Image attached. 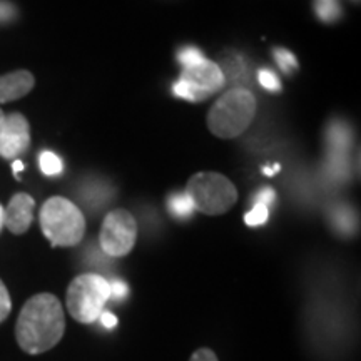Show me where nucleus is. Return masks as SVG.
Returning a JSON list of instances; mask_svg holds the SVG:
<instances>
[{
  "mask_svg": "<svg viewBox=\"0 0 361 361\" xmlns=\"http://www.w3.org/2000/svg\"><path fill=\"white\" fill-rule=\"evenodd\" d=\"M274 201H276V192H274L271 188L259 189L255 196V204H264L269 207Z\"/></svg>",
  "mask_w": 361,
  "mask_h": 361,
  "instance_id": "21",
  "label": "nucleus"
},
{
  "mask_svg": "<svg viewBox=\"0 0 361 361\" xmlns=\"http://www.w3.org/2000/svg\"><path fill=\"white\" fill-rule=\"evenodd\" d=\"M40 229L54 247H71L82 241L85 219L82 211L66 197L56 196L40 209Z\"/></svg>",
  "mask_w": 361,
  "mask_h": 361,
  "instance_id": "3",
  "label": "nucleus"
},
{
  "mask_svg": "<svg viewBox=\"0 0 361 361\" xmlns=\"http://www.w3.org/2000/svg\"><path fill=\"white\" fill-rule=\"evenodd\" d=\"M99 318H101V323H102V326L104 328H107V329H111V328H116V324H117V318L112 313H109V311H102L101 313V316H99Z\"/></svg>",
  "mask_w": 361,
  "mask_h": 361,
  "instance_id": "23",
  "label": "nucleus"
},
{
  "mask_svg": "<svg viewBox=\"0 0 361 361\" xmlns=\"http://www.w3.org/2000/svg\"><path fill=\"white\" fill-rule=\"evenodd\" d=\"M166 204H168L169 213L179 219H186L194 213V206L186 192L171 194Z\"/></svg>",
  "mask_w": 361,
  "mask_h": 361,
  "instance_id": "11",
  "label": "nucleus"
},
{
  "mask_svg": "<svg viewBox=\"0 0 361 361\" xmlns=\"http://www.w3.org/2000/svg\"><path fill=\"white\" fill-rule=\"evenodd\" d=\"M111 298L109 281L101 274H80L67 288V310L75 322L89 324L101 316Z\"/></svg>",
  "mask_w": 361,
  "mask_h": 361,
  "instance_id": "5",
  "label": "nucleus"
},
{
  "mask_svg": "<svg viewBox=\"0 0 361 361\" xmlns=\"http://www.w3.org/2000/svg\"><path fill=\"white\" fill-rule=\"evenodd\" d=\"M189 361H218V356H216L213 350L200 348V350L194 351L191 360Z\"/></svg>",
  "mask_w": 361,
  "mask_h": 361,
  "instance_id": "22",
  "label": "nucleus"
},
{
  "mask_svg": "<svg viewBox=\"0 0 361 361\" xmlns=\"http://www.w3.org/2000/svg\"><path fill=\"white\" fill-rule=\"evenodd\" d=\"M2 228H4V207L0 204V231H2Z\"/></svg>",
  "mask_w": 361,
  "mask_h": 361,
  "instance_id": "26",
  "label": "nucleus"
},
{
  "mask_svg": "<svg viewBox=\"0 0 361 361\" xmlns=\"http://www.w3.org/2000/svg\"><path fill=\"white\" fill-rule=\"evenodd\" d=\"M256 99L251 90L234 87L226 90L207 114V129L216 137L234 139L250 128L256 116Z\"/></svg>",
  "mask_w": 361,
  "mask_h": 361,
  "instance_id": "2",
  "label": "nucleus"
},
{
  "mask_svg": "<svg viewBox=\"0 0 361 361\" xmlns=\"http://www.w3.org/2000/svg\"><path fill=\"white\" fill-rule=\"evenodd\" d=\"M11 310H12L11 295H8L6 284H4L2 279H0V323H2L4 319H7V316L11 314Z\"/></svg>",
  "mask_w": 361,
  "mask_h": 361,
  "instance_id": "18",
  "label": "nucleus"
},
{
  "mask_svg": "<svg viewBox=\"0 0 361 361\" xmlns=\"http://www.w3.org/2000/svg\"><path fill=\"white\" fill-rule=\"evenodd\" d=\"M35 79L29 71H16L0 75V104L17 101L34 89Z\"/></svg>",
  "mask_w": 361,
  "mask_h": 361,
  "instance_id": "10",
  "label": "nucleus"
},
{
  "mask_svg": "<svg viewBox=\"0 0 361 361\" xmlns=\"http://www.w3.org/2000/svg\"><path fill=\"white\" fill-rule=\"evenodd\" d=\"M4 117H6V114H4V111L0 109V123H2V121H4Z\"/></svg>",
  "mask_w": 361,
  "mask_h": 361,
  "instance_id": "27",
  "label": "nucleus"
},
{
  "mask_svg": "<svg viewBox=\"0 0 361 361\" xmlns=\"http://www.w3.org/2000/svg\"><path fill=\"white\" fill-rule=\"evenodd\" d=\"M17 17V8L8 0H0V24H8Z\"/></svg>",
  "mask_w": 361,
  "mask_h": 361,
  "instance_id": "20",
  "label": "nucleus"
},
{
  "mask_svg": "<svg viewBox=\"0 0 361 361\" xmlns=\"http://www.w3.org/2000/svg\"><path fill=\"white\" fill-rule=\"evenodd\" d=\"M226 78L221 67L213 61H201L200 64L186 67L173 85V92L191 102L206 101L224 87Z\"/></svg>",
  "mask_w": 361,
  "mask_h": 361,
  "instance_id": "6",
  "label": "nucleus"
},
{
  "mask_svg": "<svg viewBox=\"0 0 361 361\" xmlns=\"http://www.w3.org/2000/svg\"><path fill=\"white\" fill-rule=\"evenodd\" d=\"M40 171L45 176H59L62 174V169H64V164H62V159L57 154H54L51 151H44L39 157Z\"/></svg>",
  "mask_w": 361,
  "mask_h": 361,
  "instance_id": "13",
  "label": "nucleus"
},
{
  "mask_svg": "<svg viewBox=\"0 0 361 361\" xmlns=\"http://www.w3.org/2000/svg\"><path fill=\"white\" fill-rule=\"evenodd\" d=\"M258 80L266 90H269V92H279V90H281V84H279L278 75L269 69H261L258 72Z\"/></svg>",
  "mask_w": 361,
  "mask_h": 361,
  "instance_id": "17",
  "label": "nucleus"
},
{
  "mask_svg": "<svg viewBox=\"0 0 361 361\" xmlns=\"http://www.w3.org/2000/svg\"><path fill=\"white\" fill-rule=\"evenodd\" d=\"M137 239V223L128 209H114L104 218L99 243L112 258H123L133 251Z\"/></svg>",
  "mask_w": 361,
  "mask_h": 361,
  "instance_id": "7",
  "label": "nucleus"
},
{
  "mask_svg": "<svg viewBox=\"0 0 361 361\" xmlns=\"http://www.w3.org/2000/svg\"><path fill=\"white\" fill-rule=\"evenodd\" d=\"M35 201L32 196L19 192L12 196L6 209H4V226L13 234H24L34 221Z\"/></svg>",
  "mask_w": 361,
  "mask_h": 361,
  "instance_id": "9",
  "label": "nucleus"
},
{
  "mask_svg": "<svg viewBox=\"0 0 361 361\" xmlns=\"http://www.w3.org/2000/svg\"><path fill=\"white\" fill-rule=\"evenodd\" d=\"M204 59L206 57L202 56V52L196 47H184L183 51H179V54H178V61H179V64L183 66V69L200 64V62L204 61Z\"/></svg>",
  "mask_w": 361,
  "mask_h": 361,
  "instance_id": "15",
  "label": "nucleus"
},
{
  "mask_svg": "<svg viewBox=\"0 0 361 361\" xmlns=\"http://www.w3.org/2000/svg\"><path fill=\"white\" fill-rule=\"evenodd\" d=\"M194 209L207 216L228 213L238 201V189L219 173H196L188 180L186 191Z\"/></svg>",
  "mask_w": 361,
  "mask_h": 361,
  "instance_id": "4",
  "label": "nucleus"
},
{
  "mask_svg": "<svg viewBox=\"0 0 361 361\" xmlns=\"http://www.w3.org/2000/svg\"><path fill=\"white\" fill-rule=\"evenodd\" d=\"M273 56L276 59L279 69H281L284 74H290L291 71H295L298 67L296 57L293 56L290 51H286V49H274Z\"/></svg>",
  "mask_w": 361,
  "mask_h": 361,
  "instance_id": "16",
  "label": "nucleus"
},
{
  "mask_svg": "<svg viewBox=\"0 0 361 361\" xmlns=\"http://www.w3.org/2000/svg\"><path fill=\"white\" fill-rule=\"evenodd\" d=\"M109 291H111L109 300L123 301L124 298L128 296L129 288H128V284H126L124 281H121V279H112V281H109Z\"/></svg>",
  "mask_w": 361,
  "mask_h": 361,
  "instance_id": "19",
  "label": "nucleus"
},
{
  "mask_svg": "<svg viewBox=\"0 0 361 361\" xmlns=\"http://www.w3.org/2000/svg\"><path fill=\"white\" fill-rule=\"evenodd\" d=\"M269 218V207L264 204H255L252 209L245 216V221L247 226L256 228V226H263Z\"/></svg>",
  "mask_w": 361,
  "mask_h": 361,
  "instance_id": "14",
  "label": "nucleus"
},
{
  "mask_svg": "<svg viewBox=\"0 0 361 361\" xmlns=\"http://www.w3.org/2000/svg\"><path fill=\"white\" fill-rule=\"evenodd\" d=\"M30 146L29 121L19 112L7 114L0 123V156L13 159L22 156Z\"/></svg>",
  "mask_w": 361,
  "mask_h": 361,
  "instance_id": "8",
  "label": "nucleus"
},
{
  "mask_svg": "<svg viewBox=\"0 0 361 361\" xmlns=\"http://www.w3.org/2000/svg\"><path fill=\"white\" fill-rule=\"evenodd\" d=\"M12 169H13V174L17 176L22 169H24V162L19 161V159H16V161H13V164H12Z\"/></svg>",
  "mask_w": 361,
  "mask_h": 361,
  "instance_id": "24",
  "label": "nucleus"
},
{
  "mask_svg": "<svg viewBox=\"0 0 361 361\" xmlns=\"http://www.w3.org/2000/svg\"><path fill=\"white\" fill-rule=\"evenodd\" d=\"M66 318L61 301L51 293H39L20 310L16 324L17 343L25 353L40 355L62 340Z\"/></svg>",
  "mask_w": 361,
  "mask_h": 361,
  "instance_id": "1",
  "label": "nucleus"
},
{
  "mask_svg": "<svg viewBox=\"0 0 361 361\" xmlns=\"http://www.w3.org/2000/svg\"><path fill=\"white\" fill-rule=\"evenodd\" d=\"M263 173H264L266 176H274V174H278V173H279V166L276 164V166H274V168H264Z\"/></svg>",
  "mask_w": 361,
  "mask_h": 361,
  "instance_id": "25",
  "label": "nucleus"
},
{
  "mask_svg": "<svg viewBox=\"0 0 361 361\" xmlns=\"http://www.w3.org/2000/svg\"><path fill=\"white\" fill-rule=\"evenodd\" d=\"M314 12L323 22H335L341 17V7L338 0H318Z\"/></svg>",
  "mask_w": 361,
  "mask_h": 361,
  "instance_id": "12",
  "label": "nucleus"
}]
</instances>
